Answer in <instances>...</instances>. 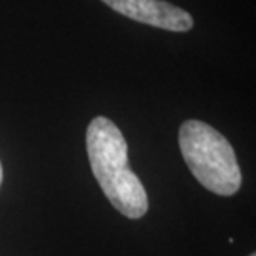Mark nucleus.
Segmentation results:
<instances>
[{
    "mask_svg": "<svg viewBox=\"0 0 256 256\" xmlns=\"http://www.w3.org/2000/svg\"><path fill=\"white\" fill-rule=\"evenodd\" d=\"M86 153L102 192L124 216L138 220L148 212L145 186L128 166V145L114 122L96 116L86 130Z\"/></svg>",
    "mask_w": 256,
    "mask_h": 256,
    "instance_id": "obj_1",
    "label": "nucleus"
},
{
    "mask_svg": "<svg viewBox=\"0 0 256 256\" xmlns=\"http://www.w3.org/2000/svg\"><path fill=\"white\" fill-rule=\"evenodd\" d=\"M178 142L190 172L206 190L222 196L240 190L242 172L236 155L218 130L204 122L188 120L180 126Z\"/></svg>",
    "mask_w": 256,
    "mask_h": 256,
    "instance_id": "obj_2",
    "label": "nucleus"
},
{
    "mask_svg": "<svg viewBox=\"0 0 256 256\" xmlns=\"http://www.w3.org/2000/svg\"><path fill=\"white\" fill-rule=\"evenodd\" d=\"M102 2L128 18L152 27L172 30V32H186L193 27V18L186 10L175 7L165 0H102Z\"/></svg>",
    "mask_w": 256,
    "mask_h": 256,
    "instance_id": "obj_3",
    "label": "nucleus"
},
{
    "mask_svg": "<svg viewBox=\"0 0 256 256\" xmlns=\"http://www.w3.org/2000/svg\"><path fill=\"white\" fill-rule=\"evenodd\" d=\"M2 178H4V172H2V163H0V185H2Z\"/></svg>",
    "mask_w": 256,
    "mask_h": 256,
    "instance_id": "obj_4",
    "label": "nucleus"
},
{
    "mask_svg": "<svg viewBox=\"0 0 256 256\" xmlns=\"http://www.w3.org/2000/svg\"><path fill=\"white\" fill-rule=\"evenodd\" d=\"M250 256H256V254H254V253H252V254H250Z\"/></svg>",
    "mask_w": 256,
    "mask_h": 256,
    "instance_id": "obj_5",
    "label": "nucleus"
}]
</instances>
